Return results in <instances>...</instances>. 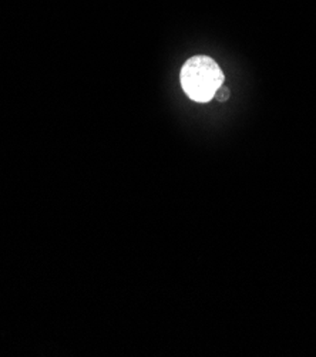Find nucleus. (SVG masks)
I'll list each match as a JSON object with an SVG mask.
<instances>
[{
    "mask_svg": "<svg viewBox=\"0 0 316 357\" xmlns=\"http://www.w3.org/2000/svg\"><path fill=\"white\" fill-rule=\"evenodd\" d=\"M180 80L186 94L197 102H208L224 84V73L218 63L208 56H194L181 67Z\"/></svg>",
    "mask_w": 316,
    "mask_h": 357,
    "instance_id": "nucleus-1",
    "label": "nucleus"
},
{
    "mask_svg": "<svg viewBox=\"0 0 316 357\" xmlns=\"http://www.w3.org/2000/svg\"><path fill=\"white\" fill-rule=\"evenodd\" d=\"M230 96H231L230 89H228L227 86H224V84H223V86L216 91V94H214V97H216L218 101H221V102L227 101V100L230 98Z\"/></svg>",
    "mask_w": 316,
    "mask_h": 357,
    "instance_id": "nucleus-2",
    "label": "nucleus"
}]
</instances>
